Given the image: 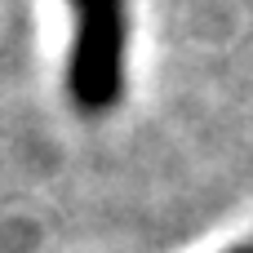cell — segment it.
Instances as JSON below:
<instances>
[{
	"mask_svg": "<svg viewBox=\"0 0 253 253\" xmlns=\"http://www.w3.org/2000/svg\"><path fill=\"white\" fill-rule=\"evenodd\" d=\"M71 4V53H67V93L76 111L102 116L125 93V53H129V13L125 0H67Z\"/></svg>",
	"mask_w": 253,
	"mask_h": 253,
	"instance_id": "6da1fadb",
	"label": "cell"
},
{
	"mask_svg": "<svg viewBox=\"0 0 253 253\" xmlns=\"http://www.w3.org/2000/svg\"><path fill=\"white\" fill-rule=\"evenodd\" d=\"M231 253H253V249H231Z\"/></svg>",
	"mask_w": 253,
	"mask_h": 253,
	"instance_id": "7a4b0ae2",
	"label": "cell"
}]
</instances>
